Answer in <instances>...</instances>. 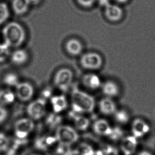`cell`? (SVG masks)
I'll return each instance as SVG.
<instances>
[{"label":"cell","mask_w":155,"mask_h":155,"mask_svg":"<svg viewBox=\"0 0 155 155\" xmlns=\"http://www.w3.org/2000/svg\"><path fill=\"white\" fill-rule=\"evenodd\" d=\"M72 71L67 68L59 70L54 77V84L57 88L65 92L69 90L73 81Z\"/></svg>","instance_id":"cell-4"},{"label":"cell","mask_w":155,"mask_h":155,"mask_svg":"<svg viewBox=\"0 0 155 155\" xmlns=\"http://www.w3.org/2000/svg\"><path fill=\"white\" fill-rule=\"evenodd\" d=\"M38 155V154H32V155Z\"/></svg>","instance_id":"cell-33"},{"label":"cell","mask_w":155,"mask_h":155,"mask_svg":"<svg viewBox=\"0 0 155 155\" xmlns=\"http://www.w3.org/2000/svg\"><path fill=\"white\" fill-rule=\"evenodd\" d=\"M3 36L8 46L18 48L24 43L26 32L23 27L17 22H9L4 27Z\"/></svg>","instance_id":"cell-2"},{"label":"cell","mask_w":155,"mask_h":155,"mask_svg":"<svg viewBox=\"0 0 155 155\" xmlns=\"http://www.w3.org/2000/svg\"><path fill=\"white\" fill-rule=\"evenodd\" d=\"M4 82L8 86L15 87L20 82L17 75L13 73L7 74L4 78Z\"/></svg>","instance_id":"cell-23"},{"label":"cell","mask_w":155,"mask_h":155,"mask_svg":"<svg viewBox=\"0 0 155 155\" xmlns=\"http://www.w3.org/2000/svg\"><path fill=\"white\" fill-rule=\"evenodd\" d=\"M28 59V53L25 50L22 49L15 50L11 55V60L12 62L18 65L24 64Z\"/></svg>","instance_id":"cell-20"},{"label":"cell","mask_w":155,"mask_h":155,"mask_svg":"<svg viewBox=\"0 0 155 155\" xmlns=\"http://www.w3.org/2000/svg\"><path fill=\"white\" fill-rule=\"evenodd\" d=\"M95 0H77L78 2L82 7L89 8L94 4Z\"/></svg>","instance_id":"cell-29"},{"label":"cell","mask_w":155,"mask_h":155,"mask_svg":"<svg viewBox=\"0 0 155 155\" xmlns=\"http://www.w3.org/2000/svg\"><path fill=\"white\" fill-rule=\"evenodd\" d=\"M99 112L104 116H112L117 110L116 104L113 98L105 97L101 98L98 104Z\"/></svg>","instance_id":"cell-11"},{"label":"cell","mask_w":155,"mask_h":155,"mask_svg":"<svg viewBox=\"0 0 155 155\" xmlns=\"http://www.w3.org/2000/svg\"><path fill=\"white\" fill-rule=\"evenodd\" d=\"M115 1H116V2H117L123 3L126 2L127 0H115Z\"/></svg>","instance_id":"cell-32"},{"label":"cell","mask_w":155,"mask_h":155,"mask_svg":"<svg viewBox=\"0 0 155 155\" xmlns=\"http://www.w3.org/2000/svg\"><path fill=\"white\" fill-rule=\"evenodd\" d=\"M105 8L106 16L110 21H118L122 17L123 12L119 6L110 4Z\"/></svg>","instance_id":"cell-16"},{"label":"cell","mask_w":155,"mask_h":155,"mask_svg":"<svg viewBox=\"0 0 155 155\" xmlns=\"http://www.w3.org/2000/svg\"><path fill=\"white\" fill-rule=\"evenodd\" d=\"M8 116V112L4 106L0 104V124L6 121Z\"/></svg>","instance_id":"cell-28"},{"label":"cell","mask_w":155,"mask_h":155,"mask_svg":"<svg viewBox=\"0 0 155 155\" xmlns=\"http://www.w3.org/2000/svg\"><path fill=\"white\" fill-rule=\"evenodd\" d=\"M15 94L20 101H29L34 94V88L29 82H19L15 87Z\"/></svg>","instance_id":"cell-8"},{"label":"cell","mask_w":155,"mask_h":155,"mask_svg":"<svg viewBox=\"0 0 155 155\" xmlns=\"http://www.w3.org/2000/svg\"><path fill=\"white\" fill-rule=\"evenodd\" d=\"M46 101L43 98H38L29 104L27 107V113L32 120H39L45 115Z\"/></svg>","instance_id":"cell-5"},{"label":"cell","mask_w":155,"mask_h":155,"mask_svg":"<svg viewBox=\"0 0 155 155\" xmlns=\"http://www.w3.org/2000/svg\"><path fill=\"white\" fill-rule=\"evenodd\" d=\"M150 125L146 120L137 118L132 122L131 125V135L140 139L148 135L150 132Z\"/></svg>","instance_id":"cell-7"},{"label":"cell","mask_w":155,"mask_h":155,"mask_svg":"<svg viewBox=\"0 0 155 155\" xmlns=\"http://www.w3.org/2000/svg\"><path fill=\"white\" fill-rule=\"evenodd\" d=\"M81 64L89 70H97L101 67L102 60L99 55L94 53L84 54L81 58Z\"/></svg>","instance_id":"cell-10"},{"label":"cell","mask_w":155,"mask_h":155,"mask_svg":"<svg viewBox=\"0 0 155 155\" xmlns=\"http://www.w3.org/2000/svg\"><path fill=\"white\" fill-rule=\"evenodd\" d=\"M123 131L120 128L113 127L112 132L108 137L110 138V139H112L114 141H116L119 139H121H121L124 137H123Z\"/></svg>","instance_id":"cell-27"},{"label":"cell","mask_w":155,"mask_h":155,"mask_svg":"<svg viewBox=\"0 0 155 155\" xmlns=\"http://www.w3.org/2000/svg\"><path fill=\"white\" fill-rule=\"evenodd\" d=\"M82 83L86 88L91 91H96L101 88L103 84L99 76L95 73H89L84 75Z\"/></svg>","instance_id":"cell-14"},{"label":"cell","mask_w":155,"mask_h":155,"mask_svg":"<svg viewBox=\"0 0 155 155\" xmlns=\"http://www.w3.org/2000/svg\"><path fill=\"white\" fill-rule=\"evenodd\" d=\"M15 94L8 89L0 90V104L2 105H9L15 101Z\"/></svg>","instance_id":"cell-22"},{"label":"cell","mask_w":155,"mask_h":155,"mask_svg":"<svg viewBox=\"0 0 155 155\" xmlns=\"http://www.w3.org/2000/svg\"><path fill=\"white\" fill-rule=\"evenodd\" d=\"M74 123L77 130L80 131H86L91 125V121L88 118L79 114L74 116Z\"/></svg>","instance_id":"cell-21"},{"label":"cell","mask_w":155,"mask_h":155,"mask_svg":"<svg viewBox=\"0 0 155 155\" xmlns=\"http://www.w3.org/2000/svg\"><path fill=\"white\" fill-rule=\"evenodd\" d=\"M10 144V140L5 134L0 132V152L7 150Z\"/></svg>","instance_id":"cell-25"},{"label":"cell","mask_w":155,"mask_h":155,"mask_svg":"<svg viewBox=\"0 0 155 155\" xmlns=\"http://www.w3.org/2000/svg\"><path fill=\"white\" fill-rule=\"evenodd\" d=\"M101 91L105 97L114 98L121 94V89L117 84L112 80H108L101 84Z\"/></svg>","instance_id":"cell-13"},{"label":"cell","mask_w":155,"mask_h":155,"mask_svg":"<svg viewBox=\"0 0 155 155\" xmlns=\"http://www.w3.org/2000/svg\"><path fill=\"white\" fill-rule=\"evenodd\" d=\"M78 152L80 155H93L94 150L89 144L84 143L79 147Z\"/></svg>","instance_id":"cell-26"},{"label":"cell","mask_w":155,"mask_h":155,"mask_svg":"<svg viewBox=\"0 0 155 155\" xmlns=\"http://www.w3.org/2000/svg\"><path fill=\"white\" fill-rule=\"evenodd\" d=\"M71 98L72 108L78 114L91 113L96 107L95 98L77 88H74L72 91Z\"/></svg>","instance_id":"cell-1"},{"label":"cell","mask_w":155,"mask_h":155,"mask_svg":"<svg viewBox=\"0 0 155 155\" xmlns=\"http://www.w3.org/2000/svg\"><path fill=\"white\" fill-rule=\"evenodd\" d=\"M10 12L7 4L0 2V25L6 21L9 17Z\"/></svg>","instance_id":"cell-24"},{"label":"cell","mask_w":155,"mask_h":155,"mask_svg":"<svg viewBox=\"0 0 155 155\" xmlns=\"http://www.w3.org/2000/svg\"><path fill=\"white\" fill-rule=\"evenodd\" d=\"M139 139L132 135L124 137L121 140L120 149L124 155H133L138 149Z\"/></svg>","instance_id":"cell-9"},{"label":"cell","mask_w":155,"mask_h":155,"mask_svg":"<svg viewBox=\"0 0 155 155\" xmlns=\"http://www.w3.org/2000/svg\"><path fill=\"white\" fill-rule=\"evenodd\" d=\"M30 3V0H13L12 9L17 15H22L27 12Z\"/></svg>","instance_id":"cell-17"},{"label":"cell","mask_w":155,"mask_h":155,"mask_svg":"<svg viewBox=\"0 0 155 155\" xmlns=\"http://www.w3.org/2000/svg\"><path fill=\"white\" fill-rule=\"evenodd\" d=\"M112 129L113 127L105 119H98L93 123V131L97 136L108 137L112 132Z\"/></svg>","instance_id":"cell-12"},{"label":"cell","mask_w":155,"mask_h":155,"mask_svg":"<svg viewBox=\"0 0 155 155\" xmlns=\"http://www.w3.org/2000/svg\"><path fill=\"white\" fill-rule=\"evenodd\" d=\"M113 116L115 121L120 125H126L130 120L129 112L123 108L117 109Z\"/></svg>","instance_id":"cell-19"},{"label":"cell","mask_w":155,"mask_h":155,"mask_svg":"<svg viewBox=\"0 0 155 155\" xmlns=\"http://www.w3.org/2000/svg\"><path fill=\"white\" fill-rule=\"evenodd\" d=\"M137 155H153V154L148 151L142 150L140 151Z\"/></svg>","instance_id":"cell-31"},{"label":"cell","mask_w":155,"mask_h":155,"mask_svg":"<svg viewBox=\"0 0 155 155\" xmlns=\"http://www.w3.org/2000/svg\"><path fill=\"white\" fill-rule=\"evenodd\" d=\"M56 138L63 146H70L79 140V134L77 130L69 125H61L56 131Z\"/></svg>","instance_id":"cell-3"},{"label":"cell","mask_w":155,"mask_h":155,"mask_svg":"<svg viewBox=\"0 0 155 155\" xmlns=\"http://www.w3.org/2000/svg\"><path fill=\"white\" fill-rule=\"evenodd\" d=\"M99 5H101L103 7H107L108 5H110V0H98Z\"/></svg>","instance_id":"cell-30"},{"label":"cell","mask_w":155,"mask_h":155,"mask_svg":"<svg viewBox=\"0 0 155 155\" xmlns=\"http://www.w3.org/2000/svg\"><path fill=\"white\" fill-rule=\"evenodd\" d=\"M35 127L34 121L30 118H22L15 122L14 131L17 137L21 139L27 138Z\"/></svg>","instance_id":"cell-6"},{"label":"cell","mask_w":155,"mask_h":155,"mask_svg":"<svg viewBox=\"0 0 155 155\" xmlns=\"http://www.w3.org/2000/svg\"><path fill=\"white\" fill-rule=\"evenodd\" d=\"M51 103L55 113H59L64 110L68 107L67 98L64 95L55 96L51 98Z\"/></svg>","instance_id":"cell-15"},{"label":"cell","mask_w":155,"mask_h":155,"mask_svg":"<svg viewBox=\"0 0 155 155\" xmlns=\"http://www.w3.org/2000/svg\"><path fill=\"white\" fill-rule=\"evenodd\" d=\"M65 48L68 53L72 56L79 55L82 51V44L75 39H71L67 41Z\"/></svg>","instance_id":"cell-18"}]
</instances>
